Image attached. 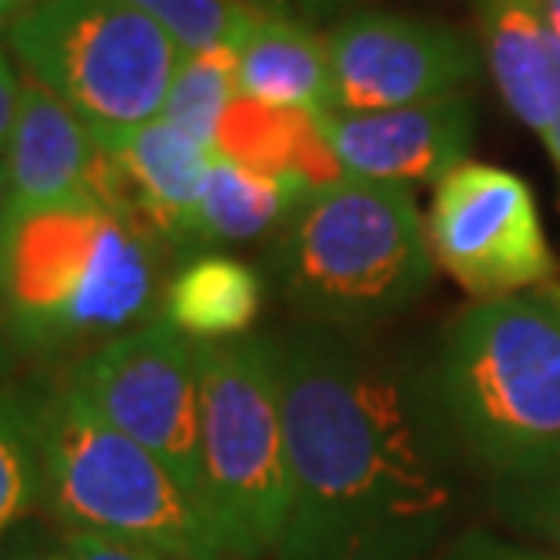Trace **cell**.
Returning a JSON list of instances; mask_svg holds the SVG:
<instances>
[{"label": "cell", "instance_id": "obj_1", "mask_svg": "<svg viewBox=\"0 0 560 560\" xmlns=\"http://www.w3.org/2000/svg\"><path fill=\"white\" fill-rule=\"evenodd\" d=\"M290 521L279 560H431L459 510L456 427L438 380L412 376L337 326L271 340Z\"/></svg>", "mask_w": 560, "mask_h": 560}, {"label": "cell", "instance_id": "obj_2", "mask_svg": "<svg viewBox=\"0 0 560 560\" xmlns=\"http://www.w3.org/2000/svg\"><path fill=\"white\" fill-rule=\"evenodd\" d=\"M149 243L124 221L94 202H4L0 315L11 343L40 351L116 340L149 315Z\"/></svg>", "mask_w": 560, "mask_h": 560}, {"label": "cell", "instance_id": "obj_3", "mask_svg": "<svg viewBox=\"0 0 560 560\" xmlns=\"http://www.w3.org/2000/svg\"><path fill=\"white\" fill-rule=\"evenodd\" d=\"M271 271L301 312L362 326L420 301L434 249L412 188L343 174L290 213Z\"/></svg>", "mask_w": 560, "mask_h": 560}, {"label": "cell", "instance_id": "obj_4", "mask_svg": "<svg viewBox=\"0 0 560 560\" xmlns=\"http://www.w3.org/2000/svg\"><path fill=\"white\" fill-rule=\"evenodd\" d=\"M40 506L73 535L141 546L166 560H232L210 514L163 463L62 387L33 405Z\"/></svg>", "mask_w": 560, "mask_h": 560}, {"label": "cell", "instance_id": "obj_5", "mask_svg": "<svg viewBox=\"0 0 560 560\" xmlns=\"http://www.w3.org/2000/svg\"><path fill=\"white\" fill-rule=\"evenodd\" d=\"M438 390L470 463L499 478L560 445V301L492 296L452 322Z\"/></svg>", "mask_w": 560, "mask_h": 560}, {"label": "cell", "instance_id": "obj_6", "mask_svg": "<svg viewBox=\"0 0 560 560\" xmlns=\"http://www.w3.org/2000/svg\"><path fill=\"white\" fill-rule=\"evenodd\" d=\"M207 514L232 560L276 553L290 521V456L271 340L199 343Z\"/></svg>", "mask_w": 560, "mask_h": 560}, {"label": "cell", "instance_id": "obj_7", "mask_svg": "<svg viewBox=\"0 0 560 560\" xmlns=\"http://www.w3.org/2000/svg\"><path fill=\"white\" fill-rule=\"evenodd\" d=\"M8 44L102 149L160 120L182 62L166 30L130 0H37L11 19Z\"/></svg>", "mask_w": 560, "mask_h": 560}, {"label": "cell", "instance_id": "obj_8", "mask_svg": "<svg viewBox=\"0 0 560 560\" xmlns=\"http://www.w3.org/2000/svg\"><path fill=\"white\" fill-rule=\"evenodd\" d=\"M69 387L141 448H149L207 510L199 452V343L171 322L105 340L77 362Z\"/></svg>", "mask_w": 560, "mask_h": 560}, {"label": "cell", "instance_id": "obj_9", "mask_svg": "<svg viewBox=\"0 0 560 560\" xmlns=\"http://www.w3.org/2000/svg\"><path fill=\"white\" fill-rule=\"evenodd\" d=\"M427 240L448 276L488 301L539 285L557 271L535 192L506 166L467 160L441 177Z\"/></svg>", "mask_w": 560, "mask_h": 560}, {"label": "cell", "instance_id": "obj_10", "mask_svg": "<svg viewBox=\"0 0 560 560\" xmlns=\"http://www.w3.org/2000/svg\"><path fill=\"white\" fill-rule=\"evenodd\" d=\"M329 113H384L463 94L481 47L445 22L359 8L326 37Z\"/></svg>", "mask_w": 560, "mask_h": 560}, {"label": "cell", "instance_id": "obj_11", "mask_svg": "<svg viewBox=\"0 0 560 560\" xmlns=\"http://www.w3.org/2000/svg\"><path fill=\"white\" fill-rule=\"evenodd\" d=\"M332 156L348 177L384 185H438L467 163L478 109L467 94L384 113L318 116Z\"/></svg>", "mask_w": 560, "mask_h": 560}, {"label": "cell", "instance_id": "obj_12", "mask_svg": "<svg viewBox=\"0 0 560 560\" xmlns=\"http://www.w3.org/2000/svg\"><path fill=\"white\" fill-rule=\"evenodd\" d=\"M102 145L80 116L37 77H19V116L8 141V202H91Z\"/></svg>", "mask_w": 560, "mask_h": 560}, {"label": "cell", "instance_id": "obj_13", "mask_svg": "<svg viewBox=\"0 0 560 560\" xmlns=\"http://www.w3.org/2000/svg\"><path fill=\"white\" fill-rule=\"evenodd\" d=\"M481 55L514 116L542 141L560 124V55L535 0H478Z\"/></svg>", "mask_w": 560, "mask_h": 560}, {"label": "cell", "instance_id": "obj_14", "mask_svg": "<svg viewBox=\"0 0 560 560\" xmlns=\"http://www.w3.org/2000/svg\"><path fill=\"white\" fill-rule=\"evenodd\" d=\"M235 91L243 98L304 109L315 116L329 113V51L326 37L307 30L301 19L279 4H260L246 37L235 51Z\"/></svg>", "mask_w": 560, "mask_h": 560}, {"label": "cell", "instance_id": "obj_15", "mask_svg": "<svg viewBox=\"0 0 560 560\" xmlns=\"http://www.w3.org/2000/svg\"><path fill=\"white\" fill-rule=\"evenodd\" d=\"M213 152L254 174L296 182L307 192H318L343 177L315 113L279 109L243 94H235L224 109L213 135Z\"/></svg>", "mask_w": 560, "mask_h": 560}, {"label": "cell", "instance_id": "obj_16", "mask_svg": "<svg viewBox=\"0 0 560 560\" xmlns=\"http://www.w3.org/2000/svg\"><path fill=\"white\" fill-rule=\"evenodd\" d=\"M265 304V285L249 265L224 254L192 257L166 285V322L196 343L240 340Z\"/></svg>", "mask_w": 560, "mask_h": 560}, {"label": "cell", "instance_id": "obj_17", "mask_svg": "<svg viewBox=\"0 0 560 560\" xmlns=\"http://www.w3.org/2000/svg\"><path fill=\"white\" fill-rule=\"evenodd\" d=\"M312 192L296 182L254 174L213 152L199 199V243H249L290 221Z\"/></svg>", "mask_w": 560, "mask_h": 560}, {"label": "cell", "instance_id": "obj_18", "mask_svg": "<svg viewBox=\"0 0 560 560\" xmlns=\"http://www.w3.org/2000/svg\"><path fill=\"white\" fill-rule=\"evenodd\" d=\"M235 94H240L235 91V51L221 47L207 55H182L171 94H166L163 120L182 127L199 145L213 149V135Z\"/></svg>", "mask_w": 560, "mask_h": 560}, {"label": "cell", "instance_id": "obj_19", "mask_svg": "<svg viewBox=\"0 0 560 560\" xmlns=\"http://www.w3.org/2000/svg\"><path fill=\"white\" fill-rule=\"evenodd\" d=\"M492 510L514 532L560 557V445L492 478Z\"/></svg>", "mask_w": 560, "mask_h": 560}, {"label": "cell", "instance_id": "obj_20", "mask_svg": "<svg viewBox=\"0 0 560 560\" xmlns=\"http://www.w3.org/2000/svg\"><path fill=\"white\" fill-rule=\"evenodd\" d=\"M40 441L33 405L0 390V535L40 506Z\"/></svg>", "mask_w": 560, "mask_h": 560}, {"label": "cell", "instance_id": "obj_21", "mask_svg": "<svg viewBox=\"0 0 560 560\" xmlns=\"http://www.w3.org/2000/svg\"><path fill=\"white\" fill-rule=\"evenodd\" d=\"M156 19L182 55L240 51L249 22L265 0H130Z\"/></svg>", "mask_w": 560, "mask_h": 560}, {"label": "cell", "instance_id": "obj_22", "mask_svg": "<svg viewBox=\"0 0 560 560\" xmlns=\"http://www.w3.org/2000/svg\"><path fill=\"white\" fill-rule=\"evenodd\" d=\"M431 560H560V557L539 550V546L503 539V535H492L485 528H470L459 532L456 539H448Z\"/></svg>", "mask_w": 560, "mask_h": 560}, {"label": "cell", "instance_id": "obj_23", "mask_svg": "<svg viewBox=\"0 0 560 560\" xmlns=\"http://www.w3.org/2000/svg\"><path fill=\"white\" fill-rule=\"evenodd\" d=\"M66 553L73 560H166L160 553L141 550V546L102 539V535H73L66 546Z\"/></svg>", "mask_w": 560, "mask_h": 560}, {"label": "cell", "instance_id": "obj_24", "mask_svg": "<svg viewBox=\"0 0 560 560\" xmlns=\"http://www.w3.org/2000/svg\"><path fill=\"white\" fill-rule=\"evenodd\" d=\"M15 116H19V77L8 66L4 47H0V149H8L11 130H15Z\"/></svg>", "mask_w": 560, "mask_h": 560}, {"label": "cell", "instance_id": "obj_25", "mask_svg": "<svg viewBox=\"0 0 560 560\" xmlns=\"http://www.w3.org/2000/svg\"><path fill=\"white\" fill-rule=\"evenodd\" d=\"M535 4H539L546 30H550V40H553L557 55H560V0H535Z\"/></svg>", "mask_w": 560, "mask_h": 560}, {"label": "cell", "instance_id": "obj_26", "mask_svg": "<svg viewBox=\"0 0 560 560\" xmlns=\"http://www.w3.org/2000/svg\"><path fill=\"white\" fill-rule=\"evenodd\" d=\"M354 4H362V0H304V11H312V15H332V11H343Z\"/></svg>", "mask_w": 560, "mask_h": 560}, {"label": "cell", "instance_id": "obj_27", "mask_svg": "<svg viewBox=\"0 0 560 560\" xmlns=\"http://www.w3.org/2000/svg\"><path fill=\"white\" fill-rule=\"evenodd\" d=\"M4 188H8V166H4V160H0V199H4ZM8 348H11V340H8V329H4V315H0V365H4V359H8Z\"/></svg>", "mask_w": 560, "mask_h": 560}, {"label": "cell", "instance_id": "obj_28", "mask_svg": "<svg viewBox=\"0 0 560 560\" xmlns=\"http://www.w3.org/2000/svg\"><path fill=\"white\" fill-rule=\"evenodd\" d=\"M33 4H37V0H0V15H4V19H19L22 11L33 8Z\"/></svg>", "mask_w": 560, "mask_h": 560}, {"label": "cell", "instance_id": "obj_29", "mask_svg": "<svg viewBox=\"0 0 560 560\" xmlns=\"http://www.w3.org/2000/svg\"><path fill=\"white\" fill-rule=\"evenodd\" d=\"M44 560H73V557H69V553H58V557H44Z\"/></svg>", "mask_w": 560, "mask_h": 560}, {"label": "cell", "instance_id": "obj_30", "mask_svg": "<svg viewBox=\"0 0 560 560\" xmlns=\"http://www.w3.org/2000/svg\"><path fill=\"white\" fill-rule=\"evenodd\" d=\"M0 26H4V15H0Z\"/></svg>", "mask_w": 560, "mask_h": 560}]
</instances>
